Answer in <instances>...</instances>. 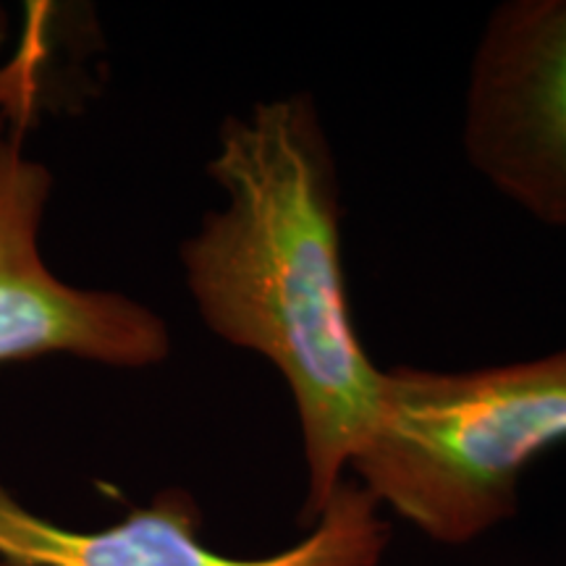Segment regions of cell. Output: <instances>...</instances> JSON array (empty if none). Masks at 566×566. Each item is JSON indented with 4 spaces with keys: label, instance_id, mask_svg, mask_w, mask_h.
Wrapping results in <instances>:
<instances>
[{
    "label": "cell",
    "instance_id": "6da1fadb",
    "mask_svg": "<svg viewBox=\"0 0 566 566\" xmlns=\"http://www.w3.org/2000/svg\"><path fill=\"white\" fill-rule=\"evenodd\" d=\"M226 208L181 244L202 323L283 375L302 430L310 530L344 485L378 415L384 370L354 331L342 254V184L310 92L229 116L208 163Z\"/></svg>",
    "mask_w": 566,
    "mask_h": 566
},
{
    "label": "cell",
    "instance_id": "7a4b0ae2",
    "mask_svg": "<svg viewBox=\"0 0 566 566\" xmlns=\"http://www.w3.org/2000/svg\"><path fill=\"white\" fill-rule=\"evenodd\" d=\"M566 443V346L546 357L441 373L384 370L378 415L349 472L384 512L438 546L514 520L527 467Z\"/></svg>",
    "mask_w": 566,
    "mask_h": 566
},
{
    "label": "cell",
    "instance_id": "3957f363",
    "mask_svg": "<svg viewBox=\"0 0 566 566\" xmlns=\"http://www.w3.org/2000/svg\"><path fill=\"white\" fill-rule=\"evenodd\" d=\"M462 142L501 195L566 229V0H509L491 13L470 66Z\"/></svg>",
    "mask_w": 566,
    "mask_h": 566
},
{
    "label": "cell",
    "instance_id": "277c9868",
    "mask_svg": "<svg viewBox=\"0 0 566 566\" xmlns=\"http://www.w3.org/2000/svg\"><path fill=\"white\" fill-rule=\"evenodd\" d=\"M24 126L0 134V365L45 354L145 370L171 354V331L132 296L61 281L40 250L51 171L24 153Z\"/></svg>",
    "mask_w": 566,
    "mask_h": 566
},
{
    "label": "cell",
    "instance_id": "5b68a950",
    "mask_svg": "<svg viewBox=\"0 0 566 566\" xmlns=\"http://www.w3.org/2000/svg\"><path fill=\"white\" fill-rule=\"evenodd\" d=\"M195 495L168 488L105 530H69L34 514L0 485L3 566H380L391 520L357 480H344L315 525L268 556L218 554L202 543Z\"/></svg>",
    "mask_w": 566,
    "mask_h": 566
},
{
    "label": "cell",
    "instance_id": "8992f818",
    "mask_svg": "<svg viewBox=\"0 0 566 566\" xmlns=\"http://www.w3.org/2000/svg\"><path fill=\"white\" fill-rule=\"evenodd\" d=\"M40 34H32L13 53L11 61L0 66V134L11 124H27L40 95V63H42Z\"/></svg>",
    "mask_w": 566,
    "mask_h": 566
},
{
    "label": "cell",
    "instance_id": "52a82bcc",
    "mask_svg": "<svg viewBox=\"0 0 566 566\" xmlns=\"http://www.w3.org/2000/svg\"><path fill=\"white\" fill-rule=\"evenodd\" d=\"M3 32H6V24H3V11H0V40H3Z\"/></svg>",
    "mask_w": 566,
    "mask_h": 566
},
{
    "label": "cell",
    "instance_id": "ba28073f",
    "mask_svg": "<svg viewBox=\"0 0 566 566\" xmlns=\"http://www.w3.org/2000/svg\"><path fill=\"white\" fill-rule=\"evenodd\" d=\"M0 566H3V564H0Z\"/></svg>",
    "mask_w": 566,
    "mask_h": 566
}]
</instances>
